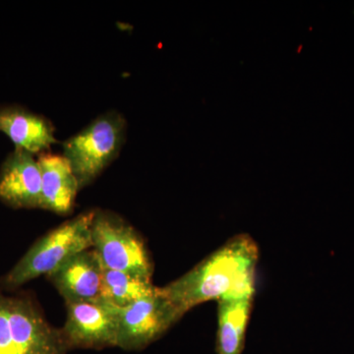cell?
<instances>
[{"label":"cell","instance_id":"6da1fadb","mask_svg":"<svg viewBox=\"0 0 354 354\" xmlns=\"http://www.w3.org/2000/svg\"><path fill=\"white\" fill-rule=\"evenodd\" d=\"M259 256L249 235H236L160 290L183 316L212 300L253 299Z\"/></svg>","mask_w":354,"mask_h":354},{"label":"cell","instance_id":"7a4b0ae2","mask_svg":"<svg viewBox=\"0 0 354 354\" xmlns=\"http://www.w3.org/2000/svg\"><path fill=\"white\" fill-rule=\"evenodd\" d=\"M62 328L51 326L27 295H7L0 286V354H67Z\"/></svg>","mask_w":354,"mask_h":354},{"label":"cell","instance_id":"3957f363","mask_svg":"<svg viewBox=\"0 0 354 354\" xmlns=\"http://www.w3.org/2000/svg\"><path fill=\"white\" fill-rule=\"evenodd\" d=\"M94 211L84 212L41 237L2 278L1 288H19L39 277L48 276L72 256L92 248Z\"/></svg>","mask_w":354,"mask_h":354},{"label":"cell","instance_id":"277c9868","mask_svg":"<svg viewBox=\"0 0 354 354\" xmlns=\"http://www.w3.org/2000/svg\"><path fill=\"white\" fill-rule=\"evenodd\" d=\"M127 122L118 111L97 116L62 144L81 189L94 183L120 156L127 139Z\"/></svg>","mask_w":354,"mask_h":354},{"label":"cell","instance_id":"5b68a950","mask_svg":"<svg viewBox=\"0 0 354 354\" xmlns=\"http://www.w3.org/2000/svg\"><path fill=\"white\" fill-rule=\"evenodd\" d=\"M93 247L104 269L152 281L153 265L145 241L124 218L106 209L94 211Z\"/></svg>","mask_w":354,"mask_h":354},{"label":"cell","instance_id":"8992f818","mask_svg":"<svg viewBox=\"0 0 354 354\" xmlns=\"http://www.w3.org/2000/svg\"><path fill=\"white\" fill-rule=\"evenodd\" d=\"M183 317L158 288L153 295L120 308L116 348L141 351L162 337Z\"/></svg>","mask_w":354,"mask_h":354},{"label":"cell","instance_id":"52a82bcc","mask_svg":"<svg viewBox=\"0 0 354 354\" xmlns=\"http://www.w3.org/2000/svg\"><path fill=\"white\" fill-rule=\"evenodd\" d=\"M66 321L62 333L70 351L118 346L120 308L104 298L66 304Z\"/></svg>","mask_w":354,"mask_h":354},{"label":"cell","instance_id":"ba28073f","mask_svg":"<svg viewBox=\"0 0 354 354\" xmlns=\"http://www.w3.org/2000/svg\"><path fill=\"white\" fill-rule=\"evenodd\" d=\"M104 272L99 256L91 248L72 256L46 277L65 304H75L101 298Z\"/></svg>","mask_w":354,"mask_h":354},{"label":"cell","instance_id":"9c48e42d","mask_svg":"<svg viewBox=\"0 0 354 354\" xmlns=\"http://www.w3.org/2000/svg\"><path fill=\"white\" fill-rule=\"evenodd\" d=\"M41 194L38 158L15 149L0 169V200L14 209H39Z\"/></svg>","mask_w":354,"mask_h":354},{"label":"cell","instance_id":"30bf717a","mask_svg":"<svg viewBox=\"0 0 354 354\" xmlns=\"http://www.w3.org/2000/svg\"><path fill=\"white\" fill-rule=\"evenodd\" d=\"M38 160L41 174L39 209L60 216L69 215L81 189L71 165L64 155L57 153H41Z\"/></svg>","mask_w":354,"mask_h":354},{"label":"cell","instance_id":"8fae6325","mask_svg":"<svg viewBox=\"0 0 354 354\" xmlns=\"http://www.w3.org/2000/svg\"><path fill=\"white\" fill-rule=\"evenodd\" d=\"M0 132L12 141L15 149L34 156L46 153L57 143L50 120L20 106L0 108Z\"/></svg>","mask_w":354,"mask_h":354},{"label":"cell","instance_id":"7c38bea8","mask_svg":"<svg viewBox=\"0 0 354 354\" xmlns=\"http://www.w3.org/2000/svg\"><path fill=\"white\" fill-rule=\"evenodd\" d=\"M218 354H241L253 299L218 302Z\"/></svg>","mask_w":354,"mask_h":354},{"label":"cell","instance_id":"4fadbf2b","mask_svg":"<svg viewBox=\"0 0 354 354\" xmlns=\"http://www.w3.org/2000/svg\"><path fill=\"white\" fill-rule=\"evenodd\" d=\"M157 290L158 286H153L152 281L136 278L127 272L104 269L101 297L114 306L123 308L153 295Z\"/></svg>","mask_w":354,"mask_h":354}]
</instances>
